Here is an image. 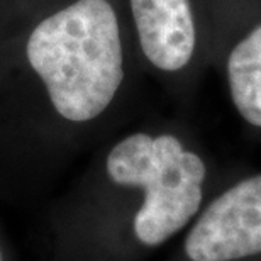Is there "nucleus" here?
<instances>
[{"label": "nucleus", "instance_id": "obj_5", "mask_svg": "<svg viewBox=\"0 0 261 261\" xmlns=\"http://www.w3.org/2000/svg\"><path fill=\"white\" fill-rule=\"evenodd\" d=\"M226 83L239 116L251 126L261 127V22L229 51Z\"/></svg>", "mask_w": 261, "mask_h": 261}, {"label": "nucleus", "instance_id": "obj_1", "mask_svg": "<svg viewBox=\"0 0 261 261\" xmlns=\"http://www.w3.org/2000/svg\"><path fill=\"white\" fill-rule=\"evenodd\" d=\"M31 70L56 116L88 124L111 107L124 82V46L109 0H75L39 20L25 43Z\"/></svg>", "mask_w": 261, "mask_h": 261}, {"label": "nucleus", "instance_id": "obj_2", "mask_svg": "<svg viewBox=\"0 0 261 261\" xmlns=\"http://www.w3.org/2000/svg\"><path fill=\"white\" fill-rule=\"evenodd\" d=\"M103 168L111 184L143 194L130 227L141 246H161L202 207L207 166L173 134H127L109 149Z\"/></svg>", "mask_w": 261, "mask_h": 261}, {"label": "nucleus", "instance_id": "obj_4", "mask_svg": "<svg viewBox=\"0 0 261 261\" xmlns=\"http://www.w3.org/2000/svg\"><path fill=\"white\" fill-rule=\"evenodd\" d=\"M129 9L144 58L165 73L184 70L197 49L192 0H129Z\"/></svg>", "mask_w": 261, "mask_h": 261}, {"label": "nucleus", "instance_id": "obj_6", "mask_svg": "<svg viewBox=\"0 0 261 261\" xmlns=\"http://www.w3.org/2000/svg\"><path fill=\"white\" fill-rule=\"evenodd\" d=\"M0 261H5V256H4V249L0 246Z\"/></svg>", "mask_w": 261, "mask_h": 261}, {"label": "nucleus", "instance_id": "obj_3", "mask_svg": "<svg viewBox=\"0 0 261 261\" xmlns=\"http://www.w3.org/2000/svg\"><path fill=\"white\" fill-rule=\"evenodd\" d=\"M184 251L189 261H236L261 253V173L208 203L187 232Z\"/></svg>", "mask_w": 261, "mask_h": 261}]
</instances>
